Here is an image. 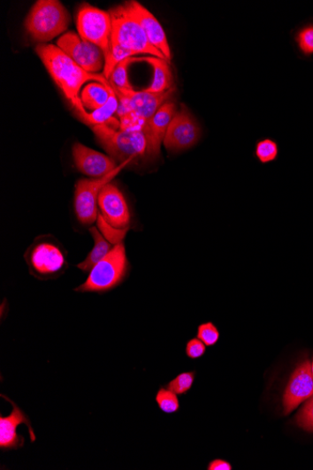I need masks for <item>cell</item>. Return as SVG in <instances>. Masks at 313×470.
I'll return each mask as SVG.
<instances>
[{
	"label": "cell",
	"instance_id": "obj_19",
	"mask_svg": "<svg viewBox=\"0 0 313 470\" xmlns=\"http://www.w3.org/2000/svg\"><path fill=\"white\" fill-rule=\"evenodd\" d=\"M118 110V99L113 87H111V97L102 109L87 112L80 117L84 123L92 127L108 125L116 130L120 129L119 119L115 118Z\"/></svg>",
	"mask_w": 313,
	"mask_h": 470
},
{
	"label": "cell",
	"instance_id": "obj_24",
	"mask_svg": "<svg viewBox=\"0 0 313 470\" xmlns=\"http://www.w3.org/2000/svg\"><path fill=\"white\" fill-rule=\"evenodd\" d=\"M156 402L164 413H175L179 411L178 394L169 389L161 388L156 394Z\"/></svg>",
	"mask_w": 313,
	"mask_h": 470
},
{
	"label": "cell",
	"instance_id": "obj_18",
	"mask_svg": "<svg viewBox=\"0 0 313 470\" xmlns=\"http://www.w3.org/2000/svg\"><path fill=\"white\" fill-rule=\"evenodd\" d=\"M136 62H146L153 68V80L144 92L149 94H164L175 87L173 73L167 60L152 56L137 57Z\"/></svg>",
	"mask_w": 313,
	"mask_h": 470
},
{
	"label": "cell",
	"instance_id": "obj_9",
	"mask_svg": "<svg viewBox=\"0 0 313 470\" xmlns=\"http://www.w3.org/2000/svg\"><path fill=\"white\" fill-rule=\"evenodd\" d=\"M132 162L120 163L108 176L102 178H82L77 181L74 192V207L78 220L83 224H91L97 221L98 199L102 189L121 172Z\"/></svg>",
	"mask_w": 313,
	"mask_h": 470
},
{
	"label": "cell",
	"instance_id": "obj_15",
	"mask_svg": "<svg viewBox=\"0 0 313 470\" xmlns=\"http://www.w3.org/2000/svg\"><path fill=\"white\" fill-rule=\"evenodd\" d=\"M312 397L313 376L311 363L309 360H306L295 368L290 377L283 398L285 414L288 415L302 403Z\"/></svg>",
	"mask_w": 313,
	"mask_h": 470
},
{
	"label": "cell",
	"instance_id": "obj_4",
	"mask_svg": "<svg viewBox=\"0 0 313 470\" xmlns=\"http://www.w3.org/2000/svg\"><path fill=\"white\" fill-rule=\"evenodd\" d=\"M129 269L126 250L121 242L94 266L86 282L74 288V292L104 293L113 291L126 279Z\"/></svg>",
	"mask_w": 313,
	"mask_h": 470
},
{
	"label": "cell",
	"instance_id": "obj_7",
	"mask_svg": "<svg viewBox=\"0 0 313 470\" xmlns=\"http://www.w3.org/2000/svg\"><path fill=\"white\" fill-rule=\"evenodd\" d=\"M25 259L30 275L42 281L57 279L69 267L65 250L49 239H42L31 246Z\"/></svg>",
	"mask_w": 313,
	"mask_h": 470
},
{
	"label": "cell",
	"instance_id": "obj_6",
	"mask_svg": "<svg viewBox=\"0 0 313 470\" xmlns=\"http://www.w3.org/2000/svg\"><path fill=\"white\" fill-rule=\"evenodd\" d=\"M112 19L111 43L120 45L136 56L141 54L166 58L149 41L144 30L124 4L109 11Z\"/></svg>",
	"mask_w": 313,
	"mask_h": 470
},
{
	"label": "cell",
	"instance_id": "obj_31",
	"mask_svg": "<svg viewBox=\"0 0 313 470\" xmlns=\"http://www.w3.org/2000/svg\"><path fill=\"white\" fill-rule=\"evenodd\" d=\"M208 469L209 470H231L232 466L225 460L216 459L210 462V464L208 466Z\"/></svg>",
	"mask_w": 313,
	"mask_h": 470
},
{
	"label": "cell",
	"instance_id": "obj_22",
	"mask_svg": "<svg viewBox=\"0 0 313 470\" xmlns=\"http://www.w3.org/2000/svg\"><path fill=\"white\" fill-rule=\"evenodd\" d=\"M294 42L302 57L309 58L313 56V21L295 29Z\"/></svg>",
	"mask_w": 313,
	"mask_h": 470
},
{
	"label": "cell",
	"instance_id": "obj_8",
	"mask_svg": "<svg viewBox=\"0 0 313 470\" xmlns=\"http://www.w3.org/2000/svg\"><path fill=\"white\" fill-rule=\"evenodd\" d=\"M78 35L99 48L106 60L111 52L112 19L111 12L89 4L78 11L76 18Z\"/></svg>",
	"mask_w": 313,
	"mask_h": 470
},
{
	"label": "cell",
	"instance_id": "obj_29",
	"mask_svg": "<svg viewBox=\"0 0 313 470\" xmlns=\"http://www.w3.org/2000/svg\"><path fill=\"white\" fill-rule=\"evenodd\" d=\"M296 423L303 430L313 432V397L304 405L301 413L296 416Z\"/></svg>",
	"mask_w": 313,
	"mask_h": 470
},
{
	"label": "cell",
	"instance_id": "obj_11",
	"mask_svg": "<svg viewBox=\"0 0 313 470\" xmlns=\"http://www.w3.org/2000/svg\"><path fill=\"white\" fill-rule=\"evenodd\" d=\"M57 45L78 65L90 73H97L104 68L105 60L103 51L96 45L84 41L75 33L69 32L62 35Z\"/></svg>",
	"mask_w": 313,
	"mask_h": 470
},
{
	"label": "cell",
	"instance_id": "obj_5",
	"mask_svg": "<svg viewBox=\"0 0 313 470\" xmlns=\"http://www.w3.org/2000/svg\"><path fill=\"white\" fill-rule=\"evenodd\" d=\"M98 142L118 164L147 155L148 140L144 131L116 130L108 125L92 127Z\"/></svg>",
	"mask_w": 313,
	"mask_h": 470
},
{
	"label": "cell",
	"instance_id": "obj_14",
	"mask_svg": "<svg viewBox=\"0 0 313 470\" xmlns=\"http://www.w3.org/2000/svg\"><path fill=\"white\" fill-rule=\"evenodd\" d=\"M73 158L78 171L93 178H104L119 165L113 158L80 143L73 146Z\"/></svg>",
	"mask_w": 313,
	"mask_h": 470
},
{
	"label": "cell",
	"instance_id": "obj_2",
	"mask_svg": "<svg viewBox=\"0 0 313 470\" xmlns=\"http://www.w3.org/2000/svg\"><path fill=\"white\" fill-rule=\"evenodd\" d=\"M118 99V116L121 130H140L145 132L149 120L162 106L173 101L176 87L164 94L156 95L136 92L134 89H122L111 85Z\"/></svg>",
	"mask_w": 313,
	"mask_h": 470
},
{
	"label": "cell",
	"instance_id": "obj_21",
	"mask_svg": "<svg viewBox=\"0 0 313 470\" xmlns=\"http://www.w3.org/2000/svg\"><path fill=\"white\" fill-rule=\"evenodd\" d=\"M111 83L103 85L98 82L87 84L81 92V101L86 110L95 111L103 108L111 97Z\"/></svg>",
	"mask_w": 313,
	"mask_h": 470
},
{
	"label": "cell",
	"instance_id": "obj_3",
	"mask_svg": "<svg viewBox=\"0 0 313 470\" xmlns=\"http://www.w3.org/2000/svg\"><path fill=\"white\" fill-rule=\"evenodd\" d=\"M71 18L57 0H38L25 20L28 35L41 43L49 42L66 32Z\"/></svg>",
	"mask_w": 313,
	"mask_h": 470
},
{
	"label": "cell",
	"instance_id": "obj_25",
	"mask_svg": "<svg viewBox=\"0 0 313 470\" xmlns=\"http://www.w3.org/2000/svg\"><path fill=\"white\" fill-rule=\"evenodd\" d=\"M279 145L271 139H265L259 141L256 148V155L259 162L267 164L275 162L279 157Z\"/></svg>",
	"mask_w": 313,
	"mask_h": 470
},
{
	"label": "cell",
	"instance_id": "obj_32",
	"mask_svg": "<svg viewBox=\"0 0 313 470\" xmlns=\"http://www.w3.org/2000/svg\"><path fill=\"white\" fill-rule=\"evenodd\" d=\"M311 373H312V376H313V360H312V362H311Z\"/></svg>",
	"mask_w": 313,
	"mask_h": 470
},
{
	"label": "cell",
	"instance_id": "obj_17",
	"mask_svg": "<svg viewBox=\"0 0 313 470\" xmlns=\"http://www.w3.org/2000/svg\"><path fill=\"white\" fill-rule=\"evenodd\" d=\"M177 112L176 103L173 101H169L149 120L145 127L148 140V158L156 160L160 157L162 143L171 121Z\"/></svg>",
	"mask_w": 313,
	"mask_h": 470
},
{
	"label": "cell",
	"instance_id": "obj_16",
	"mask_svg": "<svg viewBox=\"0 0 313 470\" xmlns=\"http://www.w3.org/2000/svg\"><path fill=\"white\" fill-rule=\"evenodd\" d=\"M135 20L143 28L149 41L171 62L172 53L164 27L154 15L142 4L137 2L124 4Z\"/></svg>",
	"mask_w": 313,
	"mask_h": 470
},
{
	"label": "cell",
	"instance_id": "obj_12",
	"mask_svg": "<svg viewBox=\"0 0 313 470\" xmlns=\"http://www.w3.org/2000/svg\"><path fill=\"white\" fill-rule=\"evenodd\" d=\"M2 398L7 400L12 406L11 414L4 417L0 415V449L2 451L19 450L24 447L25 438L18 433V428L21 424H26L29 430L30 442H36V435L33 428V424L23 409L2 394Z\"/></svg>",
	"mask_w": 313,
	"mask_h": 470
},
{
	"label": "cell",
	"instance_id": "obj_30",
	"mask_svg": "<svg viewBox=\"0 0 313 470\" xmlns=\"http://www.w3.org/2000/svg\"><path fill=\"white\" fill-rule=\"evenodd\" d=\"M206 346L207 345L198 338L191 339L186 345V354L190 359H199L205 355L207 351Z\"/></svg>",
	"mask_w": 313,
	"mask_h": 470
},
{
	"label": "cell",
	"instance_id": "obj_26",
	"mask_svg": "<svg viewBox=\"0 0 313 470\" xmlns=\"http://www.w3.org/2000/svg\"><path fill=\"white\" fill-rule=\"evenodd\" d=\"M195 379V372L182 373L167 384V389L175 392L178 396H182V394L192 389Z\"/></svg>",
	"mask_w": 313,
	"mask_h": 470
},
{
	"label": "cell",
	"instance_id": "obj_28",
	"mask_svg": "<svg viewBox=\"0 0 313 470\" xmlns=\"http://www.w3.org/2000/svg\"><path fill=\"white\" fill-rule=\"evenodd\" d=\"M98 224L106 239L114 245L121 244L122 239L128 231L115 229V227L109 224L101 215L98 216Z\"/></svg>",
	"mask_w": 313,
	"mask_h": 470
},
{
	"label": "cell",
	"instance_id": "obj_27",
	"mask_svg": "<svg viewBox=\"0 0 313 470\" xmlns=\"http://www.w3.org/2000/svg\"><path fill=\"white\" fill-rule=\"evenodd\" d=\"M197 338L207 346H213L220 339V332L212 322L202 323L198 327Z\"/></svg>",
	"mask_w": 313,
	"mask_h": 470
},
{
	"label": "cell",
	"instance_id": "obj_20",
	"mask_svg": "<svg viewBox=\"0 0 313 470\" xmlns=\"http://www.w3.org/2000/svg\"><path fill=\"white\" fill-rule=\"evenodd\" d=\"M89 232L94 239V246L86 257V260L76 265L78 269L84 272H89L94 266L104 259V257L113 249L111 242L103 237L96 227H91Z\"/></svg>",
	"mask_w": 313,
	"mask_h": 470
},
{
	"label": "cell",
	"instance_id": "obj_10",
	"mask_svg": "<svg viewBox=\"0 0 313 470\" xmlns=\"http://www.w3.org/2000/svg\"><path fill=\"white\" fill-rule=\"evenodd\" d=\"M201 129L196 119L184 104L167 129L164 144L172 154L193 148L200 140Z\"/></svg>",
	"mask_w": 313,
	"mask_h": 470
},
{
	"label": "cell",
	"instance_id": "obj_23",
	"mask_svg": "<svg viewBox=\"0 0 313 470\" xmlns=\"http://www.w3.org/2000/svg\"><path fill=\"white\" fill-rule=\"evenodd\" d=\"M136 62V57L123 60L114 70L109 83L122 89H134L128 78L129 66Z\"/></svg>",
	"mask_w": 313,
	"mask_h": 470
},
{
	"label": "cell",
	"instance_id": "obj_1",
	"mask_svg": "<svg viewBox=\"0 0 313 470\" xmlns=\"http://www.w3.org/2000/svg\"><path fill=\"white\" fill-rule=\"evenodd\" d=\"M35 51L62 94L71 102L78 116L88 112L80 98L84 85L90 81L109 85L103 74L85 71L57 45L40 43Z\"/></svg>",
	"mask_w": 313,
	"mask_h": 470
},
{
	"label": "cell",
	"instance_id": "obj_13",
	"mask_svg": "<svg viewBox=\"0 0 313 470\" xmlns=\"http://www.w3.org/2000/svg\"><path fill=\"white\" fill-rule=\"evenodd\" d=\"M98 206L101 216L111 225L118 230H128L131 224L129 206L119 188L111 183L107 184L101 191Z\"/></svg>",
	"mask_w": 313,
	"mask_h": 470
}]
</instances>
